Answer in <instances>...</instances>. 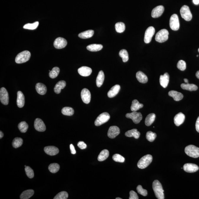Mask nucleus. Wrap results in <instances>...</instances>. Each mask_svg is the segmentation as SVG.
Returning a JSON list of instances; mask_svg holds the SVG:
<instances>
[{
  "label": "nucleus",
  "instance_id": "obj_1",
  "mask_svg": "<svg viewBox=\"0 0 199 199\" xmlns=\"http://www.w3.org/2000/svg\"><path fill=\"white\" fill-rule=\"evenodd\" d=\"M153 190L156 197L158 199H164V190L160 182L158 180H154L152 185Z\"/></svg>",
  "mask_w": 199,
  "mask_h": 199
},
{
  "label": "nucleus",
  "instance_id": "obj_2",
  "mask_svg": "<svg viewBox=\"0 0 199 199\" xmlns=\"http://www.w3.org/2000/svg\"><path fill=\"white\" fill-rule=\"evenodd\" d=\"M153 157L150 154L143 156L139 160L137 164L138 167L139 169L146 168L151 164L152 161Z\"/></svg>",
  "mask_w": 199,
  "mask_h": 199
},
{
  "label": "nucleus",
  "instance_id": "obj_3",
  "mask_svg": "<svg viewBox=\"0 0 199 199\" xmlns=\"http://www.w3.org/2000/svg\"><path fill=\"white\" fill-rule=\"evenodd\" d=\"M30 57V52L28 50H25L17 55L16 57L15 62L18 64L25 63L29 60Z\"/></svg>",
  "mask_w": 199,
  "mask_h": 199
},
{
  "label": "nucleus",
  "instance_id": "obj_4",
  "mask_svg": "<svg viewBox=\"0 0 199 199\" xmlns=\"http://www.w3.org/2000/svg\"><path fill=\"white\" fill-rule=\"evenodd\" d=\"M185 152L187 155L193 158L199 157V148L193 145H189L185 147Z\"/></svg>",
  "mask_w": 199,
  "mask_h": 199
},
{
  "label": "nucleus",
  "instance_id": "obj_5",
  "mask_svg": "<svg viewBox=\"0 0 199 199\" xmlns=\"http://www.w3.org/2000/svg\"><path fill=\"white\" fill-rule=\"evenodd\" d=\"M169 32L167 30L163 29L159 31L156 34V41L159 43L165 42L168 39Z\"/></svg>",
  "mask_w": 199,
  "mask_h": 199
},
{
  "label": "nucleus",
  "instance_id": "obj_6",
  "mask_svg": "<svg viewBox=\"0 0 199 199\" xmlns=\"http://www.w3.org/2000/svg\"><path fill=\"white\" fill-rule=\"evenodd\" d=\"M180 13L182 18L187 21H190L192 19V15L189 7L187 6H182L180 9Z\"/></svg>",
  "mask_w": 199,
  "mask_h": 199
},
{
  "label": "nucleus",
  "instance_id": "obj_7",
  "mask_svg": "<svg viewBox=\"0 0 199 199\" xmlns=\"http://www.w3.org/2000/svg\"><path fill=\"white\" fill-rule=\"evenodd\" d=\"M110 115L108 112H105L102 113L100 115L95 121V125L96 126H99L105 124L109 120Z\"/></svg>",
  "mask_w": 199,
  "mask_h": 199
},
{
  "label": "nucleus",
  "instance_id": "obj_8",
  "mask_svg": "<svg viewBox=\"0 0 199 199\" xmlns=\"http://www.w3.org/2000/svg\"><path fill=\"white\" fill-rule=\"evenodd\" d=\"M170 26L171 29L174 31H177L179 29V20L177 14H173L171 16Z\"/></svg>",
  "mask_w": 199,
  "mask_h": 199
},
{
  "label": "nucleus",
  "instance_id": "obj_9",
  "mask_svg": "<svg viewBox=\"0 0 199 199\" xmlns=\"http://www.w3.org/2000/svg\"><path fill=\"white\" fill-rule=\"evenodd\" d=\"M126 117L127 118L131 119L133 122L136 124H138L140 123L142 119L141 113L140 112H136V111H133L130 113L126 114Z\"/></svg>",
  "mask_w": 199,
  "mask_h": 199
},
{
  "label": "nucleus",
  "instance_id": "obj_10",
  "mask_svg": "<svg viewBox=\"0 0 199 199\" xmlns=\"http://www.w3.org/2000/svg\"><path fill=\"white\" fill-rule=\"evenodd\" d=\"M155 32V29L153 27H149L147 28L145 31L144 39V41L145 43L148 44L151 42Z\"/></svg>",
  "mask_w": 199,
  "mask_h": 199
},
{
  "label": "nucleus",
  "instance_id": "obj_11",
  "mask_svg": "<svg viewBox=\"0 0 199 199\" xmlns=\"http://www.w3.org/2000/svg\"><path fill=\"white\" fill-rule=\"evenodd\" d=\"M0 100L3 105H7L9 104L8 92L4 87H1L0 90Z\"/></svg>",
  "mask_w": 199,
  "mask_h": 199
},
{
  "label": "nucleus",
  "instance_id": "obj_12",
  "mask_svg": "<svg viewBox=\"0 0 199 199\" xmlns=\"http://www.w3.org/2000/svg\"><path fill=\"white\" fill-rule=\"evenodd\" d=\"M67 44V41L65 38L62 37H58L55 40L53 45L56 49H61L65 48Z\"/></svg>",
  "mask_w": 199,
  "mask_h": 199
},
{
  "label": "nucleus",
  "instance_id": "obj_13",
  "mask_svg": "<svg viewBox=\"0 0 199 199\" xmlns=\"http://www.w3.org/2000/svg\"><path fill=\"white\" fill-rule=\"evenodd\" d=\"M81 98L84 103L88 104L91 100V93L87 89L84 88L81 90Z\"/></svg>",
  "mask_w": 199,
  "mask_h": 199
},
{
  "label": "nucleus",
  "instance_id": "obj_14",
  "mask_svg": "<svg viewBox=\"0 0 199 199\" xmlns=\"http://www.w3.org/2000/svg\"><path fill=\"white\" fill-rule=\"evenodd\" d=\"M34 127L35 130L39 132H44L46 130V126L42 120L37 118L34 123Z\"/></svg>",
  "mask_w": 199,
  "mask_h": 199
},
{
  "label": "nucleus",
  "instance_id": "obj_15",
  "mask_svg": "<svg viewBox=\"0 0 199 199\" xmlns=\"http://www.w3.org/2000/svg\"><path fill=\"white\" fill-rule=\"evenodd\" d=\"M120 129L118 127L116 126H111L108 130L107 135L110 138L113 139L120 134Z\"/></svg>",
  "mask_w": 199,
  "mask_h": 199
},
{
  "label": "nucleus",
  "instance_id": "obj_16",
  "mask_svg": "<svg viewBox=\"0 0 199 199\" xmlns=\"http://www.w3.org/2000/svg\"><path fill=\"white\" fill-rule=\"evenodd\" d=\"M164 10V7L162 5L154 7L151 12V17L154 18L160 17L162 14Z\"/></svg>",
  "mask_w": 199,
  "mask_h": 199
},
{
  "label": "nucleus",
  "instance_id": "obj_17",
  "mask_svg": "<svg viewBox=\"0 0 199 199\" xmlns=\"http://www.w3.org/2000/svg\"><path fill=\"white\" fill-rule=\"evenodd\" d=\"M183 169L185 172L189 173H193L196 172L199 170V167L197 165L193 163H186L184 165Z\"/></svg>",
  "mask_w": 199,
  "mask_h": 199
},
{
  "label": "nucleus",
  "instance_id": "obj_18",
  "mask_svg": "<svg viewBox=\"0 0 199 199\" xmlns=\"http://www.w3.org/2000/svg\"><path fill=\"white\" fill-rule=\"evenodd\" d=\"M44 151L46 154L51 156L56 155L59 152V149L54 146L45 147L44 148Z\"/></svg>",
  "mask_w": 199,
  "mask_h": 199
},
{
  "label": "nucleus",
  "instance_id": "obj_19",
  "mask_svg": "<svg viewBox=\"0 0 199 199\" xmlns=\"http://www.w3.org/2000/svg\"><path fill=\"white\" fill-rule=\"evenodd\" d=\"M185 119V116L182 112H179L176 114L174 117V121L176 125L179 126L184 123Z\"/></svg>",
  "mask_w": 199,
  "mask_h": 199
},
{
  "label": "nucleus",
  "instance_id": "obj_20",
  "mask_svg": "<svg viewBox=\"0 0 199 199\" xmlns=\"http://www.w3.org/2000/svg\"><path fill=\"white\" fill-rule=\"evenodd\" d=\"M91 68L87 66H82L78 69V72L80 75L83 76H88L91 75L92 73Z\"/></svg>",
  "mask_w": 199,
  "mask_h": 199
},
{
  "label": "nucleus",
  "instance_id": "obj_21",
  "mask_svg": "<svg viewBox=\"0 0 199 199\" xmlns=\"http://www.w3.org/2000/svg\"><path fill=\"white\" fill-rule=\"evenodd\" d=\"M169 81V75L167 73H166L163 75H160V85L163 88H165L167 87Z\"/></svg>",
  "mask_w": 199,
  "mask_h": 199
},
{
  "label": "nucleus",
  "instance_id": "obj_22",
  "mask_svg": "<svg viewBox=\"0 0 199 199\" xmlns=\"http://www.w3.org/2000/svg\"><path fill=\"white\" fill-rule=\"evenodd\" d=\"M25 103V96L22 92L19 91L17 93V104L19 108H22Z\"/></svg>",
  "mask_w": 199,
  "mask_h": 199
},
{
  "label": "nucleus",
  "instance_id": "obj_23",
  "mask_svg": "<svg viewBox=\"0 0 199 199\" xmlns=\"http://www.w3.org/2000/svg\"><path fill=\"white\" fill-rule=\"evenodd\" d=\"M120 90V86L118 84H116L113 86L108 92L107 95L109 98H112L116 96Z\"/></svg>",
  "mask_w": 199,
  "mask_h": 199
},
{
  "label": "nucleus",
  "instance_id": "obj_24",
  "mask_svg": "<svg viewBox=\"0 0 199 199\" xmlns=\"http://www.w3.org/2000/svg\"><path fill=\"white\" fill-rule=\"evenodd\" d=\"M169 95L173 98L176 101H179L183 99V95L182 93L179 92L174 90H171L169 92Z\"/></svg>",
  "mask_w": 199,
  "mask_h": 199
},
{
  "label": "nucleus",
  "instance_id": "obj_25",
  "mask_svg": "<svg viewBox=\"0 0 199 199\" xmlns=\"http://www.w3.org/2000/svg\"><path fill=\"white\" fill-rule=\"evenodd\" d=\"M136 78L139 82L145 84L148 82V78L146 75L141 71H138L136 74Z\"/></svg>",
  "mask_w": 199,
  "mask_h": 199
},
{
  "label": "nucleus",
  "instance_id": "obj_26",
  "mask_svg": "<svg viewBox=\"0 0 199 199\" xmlns=\"http://www.w3.org/2000/svg\"><path fill=\"white\" fill-rule=\"evenodd\" d=\"M66 83L64 81H58L54 87V91L56 94H59L61 92V90L65 88L66 87Z\"/></svg>",
  "mask_w": 199,
  "mask_h": 199
},
{
  "label": "nucleus",
  "instance_id": "obj_27",
  "mask_svg": "<svg viewBox=\"0 0 199 199\" xmlns=\"http://www.w3.org/2000/svg\"><path fill=\"white\" fill-rule=\"evenodd\" d=\"M140 132L138 131L137 129H133L126 132L125 136L127 137H133L136 139H138L140 136Z\"/></svg>",
  "mask_w": 199,
  "mask_h": 199
},
{
  "label": "nucleus",
  "instance_id": "obj_28",
  "mask_svg": "<svg viewBox=\"0 0 199 199\" xmlns=\"http://www.w3.org/2000/svg\"><path fill=\"white\" fill-rule=\"evenodd\" d=\"M35 89L38 94L40 95H44L47 92V89L46 86L41 83H38L35 86Z\"/></svg>",
  "mask_w": 199,
  "mask_h": 199
},
{
  "label": "nucleus",
  "instance_id": "obj_29",
  "mask_svg": "<svg viewBox=\"0 0 199 199\" xmlns=\"http://www.w3.org/2000/svg\"><path fill=\"white\" fill-rule=\"evenodd\" d=\"M94 31L93 30H88L81 32L79 34L78 36L82 39H87L92 37L94 35Z\"/></svg>",
  "mask_w": 199,
  "mask_h": 199
},
{
  "label": "nucleus",
  "instance_id": "obj_30",
  "mask_svg": "<svg viewBox=\"0 0 199 199\" xmlns=\"http://www.w3.org/2000/svg\"><path fill=\"white\" fill-rule=\"evenodd\" d=\"M181 87L184 90H188L190 91H196L198 89V87L195 84H182Z\"/></svg>",
  "mask_w": 199,
  "mask_h": 199
},
{
  "label": "nucleus",
  "instance_id": "obj_31",
  "mask_svg": "<svg viewBox=\"0 0 199 199\" xmlns=\"http://www.w3.org/2000/svg\"><path fill=\"white\" fill-rule=\"evenodd\" d=\"M104 80H105V75L102 71H100L96 78V85L98 87H100L103 84Z\"/></svg>",
  "mask_w": 199,
  "mask_h": 199
},
{
  "label": "nucleus",
  "instance_id": "obj_32",
  "mask_svg": "<svg viewBox=\"0 0 199 199\" xmlns=\"http://www.w3.org/2000/svg\"><path fill=\"white\" fill-rule=\"evenodd\" d=\"M143 104L139 103L137 100H134L132 102L131 109L132 111H136L143 107Z\"/></svg>",
  "mask_w": 199,
  "mask_h": 199
},
{
  "label": "nucleus",
  "instance_id": "obj_33",
  "mask_svg": "<svg viewBox=\"0 0 199 199\" xmlns=\"http://www.w3.org/2000/svg\"><path fill=\"white\" fill-rule=\"evenodd\" d=\"M34 191L32 190H28L23 191L21 194L20 199H28L32 196L34 195Z\"/></svg>",
  "mask_w": 199,
  "mask_h": 199
},
{
  "label": "nucleus",
  "instance_id": "obj_34",
  "mask_svg": "<svg viewBox=\"0 0 199 199\" xmlns=\"http://www.w3.org/2000/svg\"><path fill=\"white\" fill-rule=\"evenodd\" d=\"M102 48L103 46L101 44H92L87 46V49L90 51L96 52L102 50Z\"/></svg>",
  "mask_w": 199,
  "mask_h": 199
},
{
  "label": "nucleus",
  "instance_id": "obj_35",
  "mask_svg": "<svg viewBox=\"0 0 199 199\" xmlns=\"http://www.w3.org/2000/svg\"><path fill=\"white\" fill-rule=\"evenodd\" d=\"M156 118L155 114L151 113L149 114L146 117L145 120V124L147 126L151 125L154 122Z\"/></svg>",
  "mask_w": 199,
  "mask_h": 199
},
{
  "label": "nucleus",
  "instance_id": "obj_36",
  "mask_svg": "<svg viewBox=\"0 0 199 199\" xmlns=\"http://www.w3.org/2000/svg\"><path fill=\"white\" fill-rule=\"evenodd\" d=\"M109 152L107 150H102L98 157V160L99 161L102 162L106 160L109 156Z\"/></svg>",
  "mask_w": 199,
  "mask_h": 199
},
{
  "label": "nucleus",
  "instance_id": "obj_37",
  "mask_svg": "<svg viewBox=\"0 0 199 199\" xmlns=\"http://www.w3.org/2000/svg\"><path fill=\"white\" fill-rule=\"evenodd\" d=\"M61 112L64 115L72 116L74 114V110L73 108L71 107H65L62 108Z\"/></svg>",
  "mask_w": 199,
  "mask_h": 199
},
{
  "label": "nucleus",
  "instance_id": "obj_38",
  "mask_svg": "<svg viewBox=\"0 0 199 199\" xmlns=\"http://www.w3.org/2000/svg\"><path fill=\"white\" fill-rule=\"evenodd\" d=\"M115 29L117 32L122 33L125 30V25L123 22H118L115 25Z\"/></svg>",
  "mask_w": 199,
  "mask_h": 199
},
{
  "label": "nucleus",
  "instance_id": "obj_39",
  "mask_svg": "<svg viewBox=\"0 0 199 199\" xmlns=\"http://www.w3.org/2000/svg\"><path fill=\"white\" fill-rule=\"evenodd\" d=\"M60 169L59 164L56 163H52L48 167V169L51 173H56Z\"/></svg>",
  "mask_w": 199,
  "mask_h": 199
},
{
  "label": "nucleus",
  "instance_id": "obj_40",
  "mask_svg": "<svg viewBox=\"0 0 199 199\" xmlns=\"http://www.w3.org/2000/svg\"><path fill=\"white\" fill-rule=\"evenodd\" d=\"M23 143V140L21 138H15L13 141L12 146L13 148H17L22 146Z\"/></svg>",
  "mask_w": 199,
  "mask_h": 199
},
{
  "label": "nucleus",
  "instance_id": "obj_41",
  "mask_svg": "<svg viewBox=\"0 0 199 199\" xmlns=\"http://www.w3.org/2000/svg\"><path fill=\"white\" fill-rule=\"evenodd\" d=\"M18 128L22 133H26L29 128V125L25 121H22L18 125Z\"/></svg>",
  "mask_w": 199,
  "mask_h": 199
},
{
  "label": "nucleus",
  "instance_id": "obj_42",
  "mask_svg": "<svg viewBox=\"0 0 199 199\" xmlns=\"http://www.w3.org/2000/svg\"><path fill=\"white\" fill-rule=\"evenodd\" d=\"M119 56L122 58L123 62H125L129 59L128 53L127 50L125 49L122 50L119 52Z\"/></svg>",
  "mask_w": 199,
  "mask_h": 199
},
{
  "label": "nucleus",
  "instance_id": "obj_43",
  "mask_svg": "<svg viewBox=\"0 0 199 199\" xmlns=\"http://www.w3.org/2000/svg\"><path fill=\"white\" fill-rule=\"evenodd\" d=\"M59 72H60V69L57 67H55L52 69L51 71H50L49 73V76L50 78L52 79H54L56 78L58 75Z\"/></svg>",
  "mask_w": 199,
  "mask_h": 199
},
{
  "label": "nucleus",
  "instance_id": "obj_44",
  "mask_svg": "<svg viewBox=\"0 0 199 199\" xmlns=\"http://www.w3.org/2000/svg\"><path fill=\"white\" fill-rule=\"evenodd\" d=\"M39 25V22H35L33 23H28L24 25L23 26V28L25 29L32 30H35L38 27Z\"/></svg>",
  "mask_w": 199,
  "mask_h": 199
},
{
  "label": "nucleus",
  "instance_id": "obj_45",
  "mask_svg": "<svg viewBox=\"0 0 199 199\" xmlns=\"http://www.w3.org/2000/svg\"><path fill=\"white\" fill-rule=\"evenodd\" d=\"M156 136V133L151 131H148L146 133V139L149 142H152L154 141L155 140Z\"/></svg>",
  "mask_w": 199,
  "mask_h": 199
},
{
  "label": "nucleus",
  "instance_id": "obj_46",
  "mask_svg": "<svg viewBox=\"0 0 199 199\" xmlns=\"http://www.w3.org/2000/svg\"><path fill=\"white\" fill-rule=\"evenodd\" d=\"M68 194L66 191H62L54 197V199H67L68 198Z\"/></svg>",
  "mask_w": 199,
  "mask_h": 199
},
{
  "label": "nucleus",
  "instance_id": "obj_47",
  "mask_svg": "<svg viewBox=\"0 0 199 199\" xmlns=\"http://www.w3.org/2000/svg\"><path fill=\"white\" fill-rule=\"evenodd\" d=\"M112 159L114 161L120 163L124 162L125 160V159L124 157L118 154H114L113 156Z\"/></svg>",
  "mask_w": 199,
  "mask_h": 199
},
{
  "label": "nucleus",
  "instance_id": "obj_48",
  "mask_svg": "<svg viewBox=\"0 0 199 199\" xmlns=\"http://www.w3.org/2000/svg\"><path fill=\"white\" fill-rule=\"evenodd\" d=\"M25 172L28 177L32 179L34 177V172L33 170L29 166H26L25 168Z\"/></svg>",
  "mask_w": 199,
  "mask_h": 199
},
{
  "label": "nucleus",
  "instance_id": "obj_49",
  "mask_svg": "<svg viewBox=\"0 0 199 199\" xmlns=\"http://www.w3.org/2000/svg\"><path fill=\"white\" fill-rule=\"evenodd\" d=\"M177 67L181 71H185L186 68V63L183 60H180L177 64Z\"/></svg>",
  "mask_w": 199,
  "mask_h": 199
},
{
  "label": "nucleus",
  "instance_id": "obj_50",
  "mask_svg": "<svg viewBox=\"0 0 199 199\" xmlns=\"http://www.w3.org/2000/svg\"><path fill=\"white\" fill-rule=\"evenodd\" d=\"M136 190L138 193L141 195L143 196H146L148 195V191L146 190L143 189L142 188L141 185H139L137 187Z\"/></svg>",
  "mask_w": 199,
  "mask_h": 199
},
{
  "label": "nucleus",
  "instance_id": "obj_51",
  "mask_svg": "<svg viewBox=\"0 0 199 199\" xmlns=\"http://www.w3.org/2000/svg\"><path fill=\"white\" fill-rule=\"evenodd\" d=\"M130 196L129 197L130 199H138L137 193L133 191H130Z\"/></svg>",
  "mask_w": 199,
  "mask_h": 199
},
{
  "label": "nucleus",
  "instance_id": "obj_52",
  "mask_svg": "<svg viewBox=\"0 0 199 199\" xmlns=\"http://www.w3.org/2000/svg\"><path fill=\"white\" fill-rule=\"evenodd\" d=\"M78 147L81 149H84L87 147V145L84 142L80 141L78 143Z\"/></svg>",
  "mask_w": 199,
  "mask_h": 199
},
{
  "label": "nucleus",
  "instance_id": "obj_53",
  "mask_svg": "<svg viewBox=\"0 0 199 199\" xmlns=\"http://www.w3.org/2000/svg\"><path fill=\"white\" fill-rule=\"evenodd\" d=\"M70 148L71 154H76V151L74 145L72 144H71L70 145Z\"/></svg>",
  "mask_w": 199,
  "mask_h": 199
},
{
  "label": "nucleus",
  "instance_id": "obj_54",
  "mask_svg": "<svg viewBox=\"0 0 199 199\" xmlns=\"http://www.w3.org/2000/svg\"><path fill=\"white\" fill-rule=\"evenodd\" d=\"M195 128L197 132L199 133V116L195 124Z\"/></svg>",
  "mask_w": 199,
  "mask_h": 199
},
{
  "label": "nucleus",
  "instance_id": "obj_55",
  "mask_svg": "<svg viewBox=\"0 0 199 199\" xmlns=\"http://www.w3.org/2000/svg\"><path fill=\"white\" fill-rule=\"evenodd\" d=\"M193 2L196 5H198L199 4V0H193Z\"/></svg>",
  "mask_w": 199,
  "mask_h": 199
},
{
  "label": "nucleus",
  "instance_id": "obj_56",
  "mask_svg": "<svg viewBox=\"0 0 199 199\" xmlns=\"http://www.w3.org/2000/svg\"><path fill=\"white\" fill-rule=\"evenodd\" d=\"M4 133L1 131H0V138L1 139L4 136Z\"/></svg>",
  "mask_w": 199,
  "mask_h": 199
},
{
  "label": "nucleus",
  "instance_id": "obj_57",
  "mask_svg": "<svg viewBox=\"0 0 199 199\" xmlns=\"http://www.w3.org/2000/svg\"><path fill=\"white\" fill-rule=\"evenodd\" d=\"M196 76L197 78L199 79V71H197L196 73Z\"/></svg>",
  "mask_w": 199,
  "mask_h": 199
},
{
  "label": "nucleus",
  "instance_id": "obj_58",
  "mask_svg": "<svg viewBox=\"0 0 199 199\" xmlns=\"http://www.w3.org/2000/svg\"><path fill=\"white\" fill-rule=\"evenodd\" d=\"M184 81H185V84H188V80L187 79H185Z\"/></svg>",
  "mask_w": 199,
  "mask_h": 199
},
{
  "label": "nucleus",
  "instance_id": "obj_59",
  "mask_svg": "<svg viewBox=\"0 0 199 199\" xmlns=\"http://www.w3.org/2000/svg\"><path fill=\"white\" fill-rule=\"evenodd\" d=\"M116 199H122V198L118 197V198H116Z\"/></svg>",
  "mask_w": 199,
  "mask_h": 199
},
{
  "label": "nucleus",
  "instance_id": "obj_60",
  "mask_svg": "<svg viewBox=\"0 0 199 199\" xmlns=\"http://www.w3.org/2000/svg\"><path fill=\"white\" fill-rule=\"evenodd\" d=\"M198 56H199L198 55H197V57H198Z\"/></svg>",
  "mask_w": 199,
  "mask_h": 199
},
{
  "label": "nucleus",
  "instance_id": "obj_61",
  "mask_svg": "<svg viewBox=\"0 0 199 199\" xmlns=\"http://www.w3.org/2000/svg\"><path fill=\"white\" fill-rule=\"evenodd\" d=\"M198 51L199 53V48L198 50Z\"/></svg>",
  "mask_w": 199,
  "mask_h": 199
},
{
  "label": "nucleus",
  "instance_id": "obj_62",
  "mask_svg": "<svg viewBox=\"0 0 199 199\" xmlns=\"http://www.w3.org/2000/svg\"><path fill=\"white\" fill-rule=\"evenodd\" d=\"M26 167V166L25 165V167Z\"/></svg>",
  "mask_w": 199,
  "mask_h": 199
}]
</instances>
